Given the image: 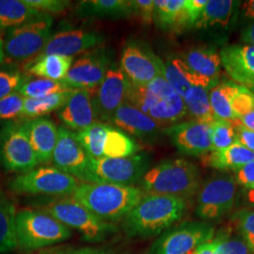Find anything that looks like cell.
Masks as SVG:
<instances>
[{"label": "cell", "mask_w": 254, "mask_h": 254, "mask_svg": "<svg viewBox=\"0 0 254 254\" xmlns=\"http://www.w3.org/2000/svg\"><path fill=\"white\" fill-rule=\"evenodd\" d=\"M187 208L186 200L166 195H143L123 219V227L130 237L161 235L181 220Z\"/></svg>", "instance_id": "obj_1"}, {"label": "cell", "mask_w": 254, "mask_h": 254, "mask_svg": "<svg viewBox=\"0 0 254 254\" xmlns=\"http://www.w3.org/2000/svg\"><path fill=\"white\" fill-rule=\"evenodd\" d=\"M143 195L136 187L80 182L72 197L101 220L113 224L123 220Z\"/></svg>", "instance_id": "obj_2"}, {"label": "cell", "mask_w": 254, "mask_h": 254, "mask_svg": "<svg viewBox=\"0 0 254 254\" xmlns=\"http://www.w3.org/2000/svg\"><path fill=\"white\" fill-rule=\"evenodd\" d=\"M126 102L145 113L160 127L176 125L188 116L183 98L163 76L145 85L130 82Z\"/></svg>", "instance_id": "obj_3"}, {"label": "cell", "mask_w": 254, "mask_h": 254, "mask_svg": "<svg viewBox=\"0 0 254 254\" xmlns=\"http://www.w3.org/2000/svg\"><path fill=\"white\" fill-rule=\"evenodd\" d=\"M138 185L144 195H166L187 200L200 190V172L189 160L167 159L149 169Z\"/></svg>", "instance_id": "obj_4"}, {"label": "cell", "mask_w": 254, "mask_h": 254, "mask_svg": "<svg viewBox=\"0 0 254 254\" xmlns=\"http://www.w3.org/2000/svg\"><path fill=\"white\" fill-rule=\"evenodd\" d=\"M17 247L25 252L36 251L71 238V229L40 210L23 209L16 213Z\"/></svg>", "instance_id": "obj_5"}, {"label": "cell", "mask_w": 254, "mask_h": 254, "mask_svg": "<svg viewBox=\"0 0 254 254\" xmlns=\"http://www.w3.org/2000/svg\"><path fill=\"white\" fill-rule=\"evenodd\" d=\"M40 207L66 227L76 230L89 242H101L116 231L113 224L101 220L72 196L51 198Z\"/></svg>", "instance_id": "obj_6"}, {"label": "cell", "mask_w": 254, "mask_h": 254, "mask_svg": "<svg viewBox=\"0 0 254 254\" xmlns=\"http://www.w3.org/2000/svg\"><path fill=\"white\" fill-rule=\"evenodd\" d=\"M82 147L92 158H119L136 154V141L117 127L96 121L75 132Z\"/></svg>", "instance_id": "obj_7"}, {"label": "cell", "mask_w": 254, "mask_h": 254, "mask_svg": "<svg viewBox=\"0 0 254 254\" xmlns=\"http://www.w3.org/2000/svg\"><path fill=\"white\" fill-rule=\"evenodd\" d=\"M53 26L49 13H40L27 23L7 30L3 40L5 57L12 61L35 59L46 45Z\"/></svg>", "instance_id": "obj_8"}, {"label": "cell", "mask_w": 254, "mask_h": 254, "mask_svg": "<svg viewBox=\"0 0 254 254\" xmlns=\"http://www.w3.org/2000/svg\"><path fill=\"white\" fill-rule=\"evenodd\" d=\"M80 182L54 166H43L19 174L9 182V189L17 194L72 196Z\"/></svg>", "instance_id": "obj_9"}, {"label": "cell", "mask_w": 254, "mask_h": 254, "mask_svg": "<svg viewBox=\"0 0 254 254\" xmlns=\"http://www.w3.org/2000/svg\"><path fill=\"white\" fill-rule=\"evenodd\" d=\"M216 234L207 221H185L163 232L150 247L148 254H190L210 242Z\"/></svg>", "instance_id": "obj_10"}, {"label": "cell", "mask_w": 254, "mask_h": 254, "mask_svg": "<svg viewBox=\"0 0 254 254\" xmlns=\"http://www.w3.org/2000/svg\"><path fill=\"white\" fill-rule=\"evenodd\" d=\"M237 184L231 174L222 173L207 179L198 191L197 217L203 221L218 220L235 206Z\"/></svg>", "instance_id": "obj_11"}, {"label": "cell", "mask_w": 254, "mask_h": 254, "mask_svg": "<svg viewBox=\"0 0 254 254\" xmlns=\"http://www.w3.org/2000/svg\"><path fill=\"white\" fill-rule=\"evenodd\" d=\"M36 154L19 122H8L0 128V165L7 171L26 173L39 165Z\"/></svg>", "instance_id": "obj_12"}, {"label": "cell", "mask_w": 254, "mask_h": 254, "mask_svg": "<svg viewBox=\"0 0 254 254\" xmlns=\"http://www.w3.org/2000/svg\"><path fill=\"white\" fill-rule=\"evenodd\" d=\"M150 156L145 153L119 158H90V169L98 183L134 187L149 170Z\"/></svg>", "instance_id": "obj_13"}, {"label": "cell", "mask_w": 254, "mask_h": 254, "mask_svg": "<svg viewBox=\"0 0 254 254\" xmlns=\"http://www.w3.org/2000/svg\"><path fill=\"white\" fill-rule=\"evenodd\" d=\"M90 158L75 132L66 127H59V137L51 161L55 168L82 183H98L91 173Z\"/></svg>", "instance_id": "obj_14"}, {"label": "cell", "mask_w": 254, "mask_h": 254, "mask_svg": "<svg viewBox=\"0 0 254 254\" xmlns=\"http://www.w3.org/2000/svg\"><path fill=\"white\" fill-rule=\"evenodd\" d=\"M163 61L142 42L130 40L123 48L120 67L133 84L145 85L163 76Z\"/></svg>", "instance_id": "obj_15"}, {"label": "cell", "mask_w": 254, "mask_h": 254, "mask_svg": "<svg viewBox=\"0 0 254 254\" xmlns=\"http://www.w3.org/2000/svg\"><path fill=\"white\" fill-rule=\"evenodd\" d=\"M113 62L112 52L107 47L98 46L87 51L73 63L64 81L72 90L94 91Z\"/></svg>", "instance_id": "obj_16"}, {"label": "cell", "mask_w": 254, "mask_h": 254, "mask_svg": "<svg viewBox=\"0 0 254 254\" xmlns=\"http://www.w3.org/2000/svg\"><path fill=\"white\" fill-rule=\"evenodd\" d=\"M130 81L113 62L106 73L104 79L93 93V100L97 119L102 123H110L115 111L127 100V91Z\"/></svg>", "instance_id": "obj_17"}, {"label": "cell", "mask_w": 254, "mask_h": 254, "mask_svg": "<svg viewBox=\"0 0 254 254\" xmlns=\"http://www.w3.org/2000/svg\"><path fill=\"white\" fill-rule=\"evenodd\" d=\"M105 40L106 36L97 30L81 28L65 29L49 37L44 49L35 59L49 55L73 58L76 55L102 46Z\"/></svg>", "instance_id": "obj_18"}, {"label": "cell", "mask_w": 254, "mask_h": 254, "mask_svg": "<svg viewBox=\"0 0 254 254\" xmlns=\"http://www.w3.org/2000/svg\"><path fill=\"white\" fill-rule=\"evenodd\" d=\"M211 123L191 120L168 127L164 133L183 154L200 156L212 151Z\"/></svg>", "instance_id": "obj_19"}, {"label": "cell", "mask_w": 254, "mask_h": 254, "mask_svg": "<svg viewBox=\"0 0 254 254\" xmlns=\"http://www.w3.org/2000/svg\"><path fill=\"white\" fill-rule=\"evenodd\" d=\"M194 74L197 86L212 90L218 86L220 77L221 61L215 49L199 47L193 48L179 57Z\"/></svg>", "instance_id": "obj_20"}, {"label": "cell", "mask_w": 254, "mask_h": 254, "mask_svg": "<svg viewBox=\"0 0 254 254\" xmlns=\"http://www.w3.org/2000/svg\"><path fill=\"white\" fill-rule=\"evenodd\" d=\"M94 91H73L66 104L59 110V118L65 126L64 127L77 132L90 127L98 120L93 100Z\"/></svg>", "instance_id": "obj_21"}, {"label": "cell", "mask_w": 254, "mask_h": 254, "mask_svg": "<svg viewBox=\"0 0 254 254\" xmlns=\"http://www.w3.org/2000/svg\"><path fill=\"white\" fill-rule=\"evenodd\" d=\"M221 66L231 78L241 86H254V46L231 45L219 52Z\"/></svg>", "instance_id": "obj_22"}, {"label": "cell", "mask_w": 254, "mask_h": 254, "mask_svg": "<svg viewBox=\"0 0 254 254\" xmlns=\"http://www.w3.org/2000/svg\"><path fill=\"white\" fill-rule=\"evenodd\" d=\"M29 142L36 154L39 163L52 161L55 147L59 137V128L51 119H30L21 123Z\"/></svg>", "instance_id": "obj_23"}, {"label": "cell", "mask_w": 254, "mask_h": 254, "mask_svg": "<svg viewBox=\"0 0 254 254\" xmlns=\"http://www.w3.org/2000/svg\"><path fill=\"white\" fill-rule=\"evenodd\" d=\"M110 124L127 135L129 134L140 138L155 136L161 128L153 119L127 102L121 105L115 111L110 120Z\"/></svg>", "instance_id": "obj_24"}, {"label": "cell", "mask_w": 254, "mask_h": 254, "mask_svg": "<svg viewBox=\"0 0 254 254\" xmlns=\"http://www.w3.org/2000/svg\"><path fill=\"white\" fill-rule=\"evenodd\" d=\"M154 21L159 28L171 32L194 27L187 0H154Z\"/></svg>", "instance_id": "obj_25"}, {"label": "cell", "mask_w": 254, "mask_h": 254, "mask_svg": "<svg viewBox=\"0 0 254 254\" xmlns=\"http://www.w3.org/2000/svg\"><path fill=\"white\" fill-rule=\"evenodd\" d=\"M75 13L82 18H128L135 15L134 1L128 0H84L80 1Z\"/></svg>", "instance_id": "obj_26"}, {"label": "cell", "mask_w": 254, "mask_h": 254, "mask_svg": "<svg viewBox=\"0 0 254 254\" xmlns=\"http://www.w3.org/2000/svg\"><path fill=\"white\" fill-rule=\"evenodd\" d=\"M238 1L209 0L194 27L199 29H227L236 19Z\"/></svg>", "instance_id": "obj_27"}, {"label": "cell", "mask_w": 254, "mask_h": 254, "mask_svg": "<svg viewBox=\"0 0 254 254\" xmlns=\"http://www.w3.org/2000/svg\"><path fill=\"white\" fill-rule=\"evenodd\" d=\"M254 160V153L236 142L223 150L211 151L204 154L203 162L217 170H233L234 172Z\"/></svg>", "instance_id": "obj_28"}, {"label": "cell", "mask_w": 254, "mask_h": 254, "mask_svg": "<svg viewBox=\"0 0 254 254\" xmlns=\"http://www.w3.org/2000/svg\"><path fill=\"white\" fill-rule=\"evenodd\" d=\"M73 63V58L60 55H49L32 60L27 64V73L40 78L62 81L66 77Z\"/></svg>", "instance_id": "obj_29"}, {"label": "cell", "mask_w": 254, "mask_h": 254, "mask_svg": "<svg viewBox=\"0 0 254 254\" xmlns=\"http://www.w3.org/2000/svg\"><path fill=\"white\" fill-rule=\"evenodd\" d=\"M163 77L183 99L197 86L194 74L179 57H170L164 62Z\"/></svg>", "instance_id": "obj_30"}, {"label": "cell", "mask_w": 254, "mask_h": 254, "mask_svg": "<svg viewBox=\"0 0 254 254\" xmlns=\"http://www.w3.org/2000/svg\"><path fill=\"white\" fill-rule=\"evenodd\" d=\"M72 92L73 91L55 93L41 98H25L20 118L25 121L42 118L47 114L60 110L66 104Z\"/></svg>", "instance_id": "obj_31"}, {"label": "cell", "mask_w": 254, "mask_h": 254, "mask_svg": "<svg viewBox=\"0 0 254 254\" xmlns=\"http://www.w3.org/2000/svg\"><path fill=\"white\" fill-rule=\"evenodd\" d=\"M16 211L11 200L0 191V254L17 248L15 234Z\"/></svg>", "instance_id": "obj_32"}, {"label": "cell", "mask_w": 254, "mask_h": 254, "mask_svg": "<svg viewBox=\"0 0 254 254\" xmlns=\"http://www.w3.org/2000/svg\"><path fill=\"white\" fill-rule=\"evenodd\" d=\"M40 13L23 0H0V29L9 30L19 27Z\"/></svg>", "instance_id": "obj_33"}, {"label": "cell", "mask_w": 254, "mask_h": 254, "mask_svg": "<svg viewBox=\"0 0 254 254\" xmlns=\"http://www.w3.org/2000/svg\"><path fill=\"white\" fill-rule=\"evenodd\" d=\"M237 87L238 84L235 82L224 81L219 83L218 86L209 91L211 108L217 119L231 122L237 121L231 107L232 98L237 90Z\"/></svg>", "instance_id": "obj_34"}, {"label": "cell", "mask_w": 254, "mask_h": 254, "mask_svg": "<svg viewBox=\"0 0 254 254\" xmlns=\"http://www.w3.org/2000/svg\"><path fill=\"white\" fill-rule=\"evenodd\" d=\"M188 116L195 121L212 123L217 120L209 100V91L201 87H192L190 92L183 99Z\"/></svg>", "instance_id": "obj_35"}, {"label": "cell", "mask_w": 254, "mask_h": 254, "mask_svg": "<svg viewBox=\"0 0 254 254\" xmlns=\"http://www.w3.org/2000/svg\"><path fill=\"white\" fill-rule=\"evenodd\" d=\"M211 243L216 254H253L244 238L233 226L218 230Z\"/></svg>", "instance_id": "obj_36"}, {"label": "cell", "mask_w": 254, "mask_h": 254, "mask_svg": "<svg viewBox=\"0 0 254 254\" xmlns=\"http://www.w3.org/2000/svg\"><path fill=\"white\" fill-rule=\"evenodd\" d=\"M73 91L64 80H51L46 78H28L18 92L25 98H41L55 93Z\"/></svg>", "instance_id": "obj_37"}, {"label": "cell", "mask_w": 254, "mask_h": 254, "mask_svg": "<svg viewBox=\"0 0 254 254\" xmlns=\"http://www.w3.org/2000/svg\"><path fill=\"white\" fill-rule=\"evenodd\" d=\"M212 151L228 148L236 142V126L234 122L217 119L211 123Z\"/></svg>", "instance_id": "obj_38"}, {"label": "cell", "mask_w": 254, "mask_h": 254, "mask_svg": "<svg viewBox=\"0 0 254 254\" xmlns=\"http://www.w3.org/2000/svg\"><path fill=\"white\" fill-rule=\"evenodd\" d=\"M232 226L244 238L252 254H254V208L237 210L233 215Z\"/></svg>", "instance_id": "obj_39"}, {"label": "cell", "mask_w": 254, "mask_h": 254, "mask_svg": "<svg viewBox=\"0 0 254 254\" xmlns=\"http://www.w3.org/2000/svg\"><path fill=\"white\" fill-rule=\"evenodd\" d=\"M29 77L18 69H2L0 70V100L14 91H18L22 85Z\"/></svg>", "instance_id": "obj_40"}, {"label": "cell", "mask_w": 254, "mask_h": 254, "mask_svg": "<svg viewBox=\"0 0 254 254\" xmlns=\"http://www.w3.org/2000/svg\"><path fill=\"white\" fill-rule=\"evenodd\" d=\"M231 107L236 119L239 120L248 112L254 109V94L245 86L238 85L237 90L233 95Z\"/></svg>", "instance_id": "obj_41"}, {"label": "cell", "mask_w": 254, "mask_h": 254, "mask_svg": "<svg viewBox=\"0 0 254 254\" xmlns=\"http://www.w3.org/2000/svg\"><path fill=\"white\" fill-rule=\"evenodd\" d=\"M24 99L25 97L18 91H14L0 100V121L20 117L23 110Z\"/></svg>", "instance_id": "obj_42"}, {"label": "cell", "mask_w": 254, "mask_h": 254, "mask_svg": "<svg viewBox=\"0 0 254 254\" xmlns=\"http://www.w3.org/2000/svg\"><path fill=\"white\" fill-rule=\"evenodd\" d=\"M23 2L42 13L62 12L71 5L69 0H23Z\"/></svg>", "instance_id": "obj_43"}, {"label": "cell", "mask_w": 254, "mask_h": 254, "mask_svg": "<svg viewBox=\"0 0 254 254\" xmlns=\"http://www.w3.org/2000/svg\"><path fill=\"white\" fill-rule=\"evenodd\" d=\"M234 178L237 186L242 187L244 190L254 189V160L235 171Z\"/></svg>", "instance_id": "obj_44"}, {"label": "cell", "mask_w": 254, "mask_h": 254, "mask_svg": "<svg viewBox=\"0 0 254 254\" xmlns=\"http://www.w3.org/2000/svg\"><path fill=\"white\" fill-rule=\"evenodd\" d=\"M134 8L135 15L140 17L146 25H150L154 21V0H136Z\"/></svg>", "instance_id": "obj_45"}, {"label": "cell", "mask_w": 254, "mask_h": 254, "mask_svg": "<svg viewBox=\"0 0 254 254\" xmlns=\"http://www.w3.org/2000/svg\"><path fill=\"white\" fill-rule=\"evenodd\" d=\"M236 142L254 153V132L241 125L236 126Z\"/></svg>", "instance_id": "obj_46"}, {"label": "cell", "mask_w": 254, "mask_h": 254, "mask_svg": "<svg viewBox=\"0 0 254 254\" xmlns=\"http://www.w3.org/2000/svg\"><path fill=\"white\" fill-rule=\"evenodd\" d=\"M208 0H187V4L190 11L191 16L194 21V25L196 21L200 17V13L205 8Z\"/></svg>", "instance_id": "obj_47"}, {"label": "cell", "mask_w": 254, "mask_h": 254, "mask_svg": "<svg viewBox=\"0 0 254 254\" xmlns=\"http://www.w3.org/2000/svg\"><path fill=\"white\" fill-rule=\"evenodd\" d=\"M240 13L242 18L249 21L250 24L254 22V0L245 1L241 5Z\"/></svg>", "instance_id": "obj_48"}, {"label": "cell", "mask_w": 254, "mask_h": 254, "mask_svg": "<svg viewBox=\"0 0 254 254\" xmlns=\"http://www.w3.org/2000/svg\"><path fill=\"white\" fill-rule=\"evenodd\" d=\"M241 40L246 45L254 46V22L249 24L241 32Z\"/></svg>", "instance_id": "obj_49"}, {"label": "cell", "mask_w": 254, "mask_h": 254, "mask_svg": "<svg viewBox=\"0 0 254 254\" xmlns=\"http://www.w3.org/2000/svg\"><path fill=\"white\" fill-rule=\"evenodd\" d=\"M241 126L254 132V109L239 119Z\"/></svg>", "instance_id": "obj_50"}, {"label": "cell", "mask_w": 254, "mask_h": 254, "mask_svg": "<svg viewBox=\"0 0 254 254\" xmlns=\"http://www.w3.org/2000/svg\"><path fill=\"white\" fill-rule=\"evenodd\" d=\"M109 254V252H106L104 250H99V249H93V248H82V249H77L72 251L68 254Z\"/></svg>", "instance_id": "obj_51"}, {"label": "cell", "mask_w": 254, "mask_h": 254, "mask_svg": "<svg viewBox=\"0 0 254 254\" xmlns=\"http://www.w3.org/2000/svg\"><path fill=\"white\" fill-rule=\"evenodd\" d=\"M190 254H216V253H215V250L210 241L203 245L200 246L199 248H197L194 252H192Z\"/></svg>", "instance_id": "obj_52"}, {"label": "cell", "mask_w": 254, "mask_h": 254, "mask_svg": "<svg viewBox=\"0 0 254 254\" xmlns=\"http://www.w3.org/2000/svg\"><path fill=\"white\" fill-rule=\"evenodd\" d=\"M244 202L248 207L254 208V189L250 190H244Z\"/></svg>", "instance_id": "obj_53"}, {"label": "cell", "mask_w": 254, "mask_h": 254, "mask_svg": "<svg viewBox=\"0 0 254 254\" xmlns=\"http://www.w3.org/2000/svg\"><path fill=\"white\" fill-rule=\"evenodd\" d=\"M5 59V54H4V49H3V40L0 39V64L3 63Z\"/></svg>", "instance_id": "obj_54"}, {"label": "cell", "mask_w": 254, "mask_h": 254, "mask_svg": "<svg viewBox=\"0 0 254 254\" xmlns=\"http://www.w3.org/2000/svg\"><path fill=\"white\" fill-rule=\"evenodd\" d=\"M249 89H250V90L252 91V92H253V93L254 94V87H251V88H249Z\"/></svg>", "instance_id": "obj_55"}, {"label": "cell", "mask_w": 254, "mask_h": 254, "mask_svg": "<svg viewBox=\"0 0 254 254\" xmlns=\"http://www.w3.org/2000/svg\"></svg>", "instance_id": "obj_56"}]
</instances>
